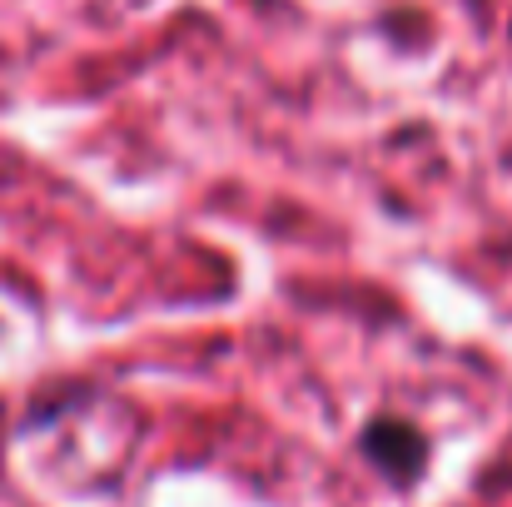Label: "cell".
Instances as JSON below:
<instances>
[{
	"instance_id": "6da1fadb",
	"label": "cell",
	"mask_w": 512,
	"mask_h": 507,
	"mask_svg": "<svg viewBox=\"0 0 512 507\" xmlns=\"http://www.w3.org/2000/svg\"><path fill=\"white\" fill-rule=\"evenodd\" d=\"M363 453H368L388 478H398V483H408V478L423 468V438H418V428L403 423V418H378V423H368Z\"/></svg>"
}]
</instances>
